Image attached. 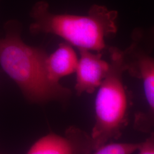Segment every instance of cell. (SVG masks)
I'll use <instances>...</instances> for the list:
<instances>
[{"mask_svg":"<svg viewBox=\"0 0 154 154\" xmlns=\"http://www.w3.org/2000/svg\"><path fill=\"white\" fill-rule=\"evenodd\" d=\"M109 51V70L95 102V122L90 135L94 151L120 138L127 123L129 99L122 78L126 72L123 51L110 48Z\"/></svg>","mask_w":154,"mask_h":154,"instance_id":"cell-3","label":"cell"},{"mask_svg":"<svg viewBox=\"0 0 154 154\" xmlns=\"http://www.w3.org/2000/svg\"><path fill=\"white\" fill-rule=\"evenodd\" d=\"M16 29L9 26L5 37L0 38L1 66L30 102H65L72 92L50 80L45 67L48 54L41 48L24 43Z\"/></svg>","mask_w":154,"mask_h":154,"instance_id":"cell-1","label":"cell"},{"mask_svg":"<svg viewBox=\"0 0 154 154\" xmlns=\"http://www.w3.org/2000/svg\"><path fill=\"white\" fill-rule=\"evenodd\" d=\"M33 34H51L64 39L79 49L101 53L107 48L106 39L117 32L118 12L104 6L94 5L86 16L54 14L47 2H36L30 12Z\"/></svg>","mask_w":154,"mask_h":154,"instance_id":"cell-2","label":"cell"},{"mask_svg":"<svg viewBox=\"0 0 154 154\" xmlns=\"http://www.w3.org/2000/svg\"><path fill=\"white\" fill-rule=\"evenodd\" d=\"M78 59L72 45L67 42L60 44L54 53L48 55L45 61L46 70L50 80L60 83L62 78L75 72Z\"/></svg>","mask_w":154,"mask_h":154,"instance_id":"cell-7","label":"cell"},{"mask_svg":"<svg viewBox=\"0 0 154 154\" xmlns=\"http://www.w3.org/2000/svg\"><path fill=\"white\" fill-rule=\"evenodd\" d=\"M138 154H154V134L147 138L144 142L139 143Z\"/></svg>","mask_w":154,"mask_h":154,"instance_id":"cell-9","label":"cell"},{"mask_svg":"<svg viewBox=\"0 0 154 154\" xmlns=\"http://www.w3.org/2000/svg\"><path fill=\"white\" fill-rule=\"evenodd\" d=\"M139 143H109L91 154H132L138 151Z\"/></svg>","mask_w":154,"mask_h":154,"instance_id":"cell-8","label":"cell"},{"mask_svg":"<svg viewBox=\"0 0 154 154\" xmlns=\"http://www.w3.org/2000/svg\"><path fill=\"white\" fill-rule=\"evenodd\" d=\"M134 39L131 46L123 51L126 71L142 80L150 114L154 112V62L153 58L138 45Z\"/></svg>","mask_w":154,"mask_h":154,"instance_id":"cell-5","label":"cell"},{"mask_svg":"<svg viewBox=\"0 0 154 154\" xmlns=\"http://www.w3.org/2000/svg\"><path fill=\"white\" fill-rule=\"evenodd\" d=\"M78 59L75 89L77 95L93 93L107 75L109 63L102 58V54L80 49Z\"/></svg>","mask_w":154,"mask_h":154,"instance_id":"cell-6","label":"cell"},{"mask_svg":"<svg viewBox=\"0 0 154 154\" xmlns=\"http://www.w3.org/2000/svg\"><path fill=\"white\" fill-rule=\"evenodd\" d=\"M94 151L90 135L70 127L64 135L50 133L33 144L26 154H91Z\"/></svg>","mask_w":154,"mask_h":154,"instance_id":"cell-4","label":"cell"}]
</instances>
